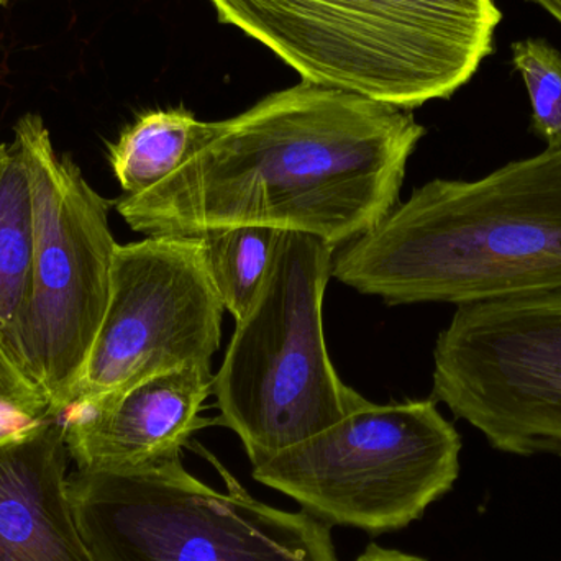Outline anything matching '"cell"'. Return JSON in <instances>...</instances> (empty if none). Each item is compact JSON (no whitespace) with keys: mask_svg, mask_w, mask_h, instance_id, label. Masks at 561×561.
<instances>
[{"mask_svg":"<svg viewBox=\"0 0 561 561\" xmlns=\"http://www.w3.org/2000/svg\"><path fill=\"white\" fill-rule=\"evenodd\" d=\"M220 130V122H201L184 108L153 111L108 148L112 171L125 196L153 190L180 171L207 147Z\"/></svg>","mask_w":561,"mask_h":561,"instance_id":"obj_13","label":"cell"},{"mask_svg":"<svg viewBox=\"0 0 561 561\" xmlns=\"http://www.w3.org/2000/svg\"><path fill=\"white\" fill-rule=\"evenodd\" d=\"M32 259L33 206L25 164L15 144H0V352L26 378L22 333Z\"/></svg>","mask_w":561,"mask_h":561,"instance_id":"obj_12","label":"cell"},{"mask_svg":"<svg viewBox=\"0 0 561 561\" xmlns=\"http://www.w3.org/2000/svg\"><path fill=\"white\" fill-rule=\"evenodd\" d=\"M219 22L272 49L302 81L392 107L467 84L493 49L494 0H210Z\"/></svg>","mask_w":561,"mask_h":561,"instance_id":"obj_3","label":"cell"},{"mask_svg":"<svg viewBox=\"0 0 561 561\" xmlns=\"http://www.w3.org/2000/svg\"><path fill=\"white\" fill-rule=\"evenodd\" d=\"M333 253L325 240L279 230L262 290L214 376L219 424L239 435L253 467L369 402L327 353L322 302Z\"/></svg>","mask_w":561,"mask_h":561,"instance_id":"obj_4","label":"cell"},{"mask_svg":"<svg viewBox=\"0 0 561 561\" xmlns=\"http://www.w3.org/2000/svg\"><path fill=\"white\" fill-rule=\"evenodd\" d=\"M514 68L533 104V127L549 150H561V53L543 38L513 43Z\"/></svg>","mask_w":561,"mask_h":561,"instance_id":"obj_15","label":"cell"},{"mask_svg":"<svg viewBox=\"0 0 561 561\" xmlns=\"http://www.w3.org/2000/svg\"><path fill=\"white\" fill-rule=\"evenodd\" d=\"M210 363L154 376L114 398L61 415L69 457L84 471H128L180 457L213 394Z\"/></svg>","mask_w":561,"mask_h":561,"instance_id":"obj_10","label":"cell"},{"mask_svg":"<svg viewBox=\"0 0 561 561\" xmlns=\"http://www.w3.org/2000/svg\"><path fill=\"white\" fill-rule=\"evenodd\" d=\"M9 2V0H0V3Z\"/></svg>","mask_w":561,"mask_h":561,"instance_id":"obj_19","label":"cell"},{"mask_svg":"<svg viewBox=\"0 0 561 561\" xmlns=\"http://www.w3.org/2000/svg\"><path fill=\"white\" fill-rule=\"evenodd\" d=\"M68 458L58 415L0 435V561H98L72 513Z\"/></svg>","mask_w":561,"mask_h":561,"instance_id":"obj_11","label":"cell"},{"mask_svg":"<svg viewBox=\"0 0 561 561\" xmlns=\"http://www.w3.org/2000/svg\"><path fill=\"white\" fill-rule=\"evenodd\" d=\"M224 310L203 237H147L117 245L107 310L66 411L210 363Z\"/></svg>","mask_w":561,"mask_h":561,"instance_id":"obj_9","label":"cell"},{"mask_svg":"<svg viewBox=\"0 0 561 561\" xmlns=\"http://www.w3.org/2000/svg\"><path fill=\"white\" fill-rule=\"evenodd\" d=\"M332 276L389 304L561 290V150L417 187L333 256Z\"/></svg>","mask_w":561,"mask_h":561,"instance_id":"obj_2","label":"cell"},{"mask_svg":"<svg viewBox=\"0 0 561 561\" xmlns=\"http://www.w3.org/2000/svg\"><path fill=\"white\" fill-rule=\"evenodd\" d=\"M434 396L494 450L561 458V290L457 306Z\"/></svg>","mask_w":561,"mask_h":561,"instance_id":"obj_8","label":"cell"},{"mask_svg":"<svg viewBox=\"0 0 561 561\" xmlns=\"http://www.w3.org/2000/svg\"><path fill=\"white\" fill-rule=\"evenodd\" d=\"M45 392L0 352V435L51 417Z\"/></svg>","mask_w":561,"mask_h":561,"instance_id":"obj_16","label":"cell"},{"mask_svg":"<svg viewBox=\"0 0 561 561\" xmlns=\"http://www.w3.org/2000/svg\"><path fill=\"white\" fill-rule=\"evenodd\" d=\"M425 135L411 111L302 81L220 122L173 176L117 201L147 237H201L256 226L340 247L396 206Z\"/></svg>","mask_w":561,"mask_h":561,"instance_id":"obj_1","label":"cell"},{"mask_svg":"<svg viewBox=\"0 0 561 561\" xmlns=\"http://www.w3.org/2000/svg\"><path fill=\"white\" fill-rule=\"evenodd\" d=\"M226 491L197 480L181 457L68 480L82 539L98 561H339L329 524L255 500L199 448Z\"/></svg>","mask_w":561,"mask_h":561,"instance_id":"obj_5","label":"cell"},{"mask_svg":"<svg viewBox=\"0 0 561 561\" xmlns=\"http://www.w3.org/2000/svg\"><path fill=\"white\" fill-rule=\"evenodd\" d=\"M33 206L32 283L23 320L26 373L61 417L84 371L111 296L117 242L107 199L69 157H59L39 115L15 125Z\"/></svg>","mask_w":561,"mask_h":561,"instance_id":"obj_7","label":"cell"},{"mask_svg":"<svg viewBox=\"0 0 561 561\" xmlns=\"http://www.w3.org/2000/svg\"><path fill=\"white\" fill-rule=\"evenodd\" d=\"M355 561H427L422 557L411 556V553L401 552V550L385 549L378 543H369L365 552Z\"/></svg>","mask_w":561,"mask_h":561,"instance_id":"obj_17","label":"cell"},{"mask_svg":"<svg viewBox=\"0 0 561 561\" xmlns=\"http://www.w3.org/2000/svg\"><path fill=\"white\" fill-rule=\"evenodd\" d=\"M460 454V434L434 399L368 402L253 467V478L329 526L394 533L454 490Z\"/></svg>","mask_w":561,"mask_h":561,"instance_id":"obj_6","label":"cell"},{"mask_svg":"<svg viewBox=\"0 0 561 561\" xmlns=\"http://www.w3.org/2000/svg\"><path fill=\"white\" fill-rule=\"evenodd\" d=\"M278 232L268 227L243 226L201 236L210 278L236 320L247 316L262 290Z\"/></svg>","mask_w":561,"mask_h":561,"instance_id":"obj_14","label":"cell"},{"mask_svg":"<svg viewBox=\"0 0 561 561\" xmlns=\"http://www.w3.org/2000/svg\"><path fill=\"white\" fill-rule=\"evenodd\" d=\"M561 23V0H533Z\"/></svg>","mask_w":561,"mask_h":561,"instance_id":"obj_18","label":"cell"}]
</instances>
